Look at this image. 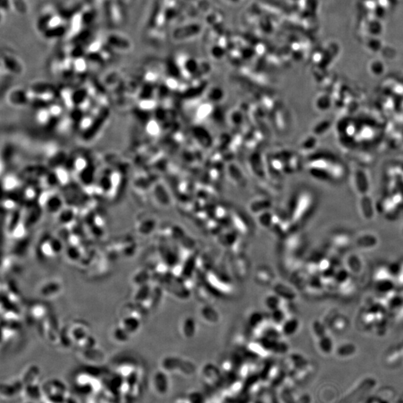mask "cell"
<instances>
[{"instance_id": "cell-1", "label": "cell", "mask_w": 403, "mask_h": 403, "mask_svg": "<svg viewBox=\"0 0 403 403\" xmlns=\"http://www.w3.org/2000/svg\"><path fill=\"white\" fill-rule=\"evenodd\" d=\"M36 30L47 41L60 39L66 37L67 23L60 10L52 6L46 7L41 11L35 23Z\"/></svg>"}, {"instance_id": "cell-2", "label": "cell", "mask_w": 403, "mask_h": 403, "mask_svg": "<svg viewBox=\"0 0 403 403\" xmlns=\"http://www.w3.org/2000/svg\"><path fill=\"white\" fill-rule=\"evenodd\" d=\"M105 42L113 52H130L132 49V42L127 35L119 32H112L106 35Z\"/></svg>"}, {"instance_id": "cell-3", "label": "cell", "mask_w": 403, "mask_h": 403, "mask_svg": "<svg viewBox=\"0 0 403 403\" xmlns=\"http://www.w3.org/2000/svg\"><path fill=\"white\" fill-rule=\"evenodd\" d=\"M1 64L7 71L14 74L20 75L23 70V64L19 56L13 51L8 49H2Z\"/></svg>"}, {"instance_id": "cell-4", "label": "cell", "mask_w": 403, "mask_h": 403, "mask_svg": "<svg viewBox=\"0 0 403 403\" xmlns=\"http://www.w3.org/2000/svg\"><path fill=\"white\" fill-rule=\"evenodd\" d=\"M152 387L157 395L161 397L167 395L171 387L168 373L162 370L155 372L152 378Z\"/></svg>"}, {"instance_id": "cell-5", "label": "cell", "mask_w": 403, "mask_h": 403, "mask_svg": "<svg viewBox=\"0 0 403 403\" xmlns=\"http://www.w3.org/2000/svg\"><path fill=\"white\" fill-rule=\"evenodd\" d=\"M24 385L21 379H15L6 383H2L1 386V396L4 398L13 399L23 393Z\"/></svg>"}, {"instance_id": "cell-6", "label": "cell", "mask_w": 403, "mask_h": 403, "mask_svg": "<svg viewBox=\"0 0 403 403\" xmlns=\"http://www.w3.org/2000/svg\"><path fill=\"white\" fill-rule=\"evenodd\" d=\"M22 395L24 397L25 400L39 402L44 397L42 385L41 386L39 382H34V383L26 385L23 388Z\"/></svg>"}, {"instance_id": "cell-7", "label": "cell", "mask_w": 403, "mask_h": 403, "mask_svg": "<svg viewBox=\"0 0 403 403\" xmlns=\"http://www.w3.org/2000/svg\"><path fill=\"white\" fill-rule=\"evenodd\" d=\"M178 330L185 339H190L193 338L196 332V322L194 319L191 317H185L180 322Z\"/></svg>"}, {"instance_id": "cell-8", "label": "cell", "mask_w": 403, "mask_h": 403, "mask_svg": "<svg viewBox=\"0 0 403 403\" xmlns=\"http://www.w3.org/2000/svg\"><path fill=\"white\" fill-rule=\"evenodd\" d=\"M52 289L61 293L62 290V285L60 280L52 279L41 284L39 288V293L44 297H51L52 296V290H51Z\"/></svg>"}, {"instance_id": "cell-9", "label": "cell", "mask_w": 403, "mask_h": 403, "mask_svg": "<svg viewBox=\"0 0 403 403\" xmlns=\"http://www.w3.org/2000/svg\"><path fill=\"white\" fill-rule=\"evenodd\" d=\"M40 375H41V371L37 365H31L23 371L22 378L20 379L25 386L28 384L38 382Z\"/></svg>"}, {"instance_id": "cell-10", "label": "cell", "mask_w": 403, "mask_h": 403, "mask_svg": "<svg viewBox=\"0 0 403 403\" xmlns=\"http://www.w3.org/2000/svg\"><path fill=\"white\" fill-rule=\"evenodd\" d=\"M201 318L208 323L215 324L220 320V316L217 310L214 309L212 306H205L200 310Z\"/></svg>"}, {"instance_id": "cell-11", "label": "cell", "mask_w": 403, "mask_h": 403, "mask_svg": "<svg viewBox=\"0 0 403 403\" xmlns=\"http://www.w3.org/2000/svg\"><path fill=\"white\" fill-rule=\"evenodd\" d=\"M282 301V299L279 296L273 293L272 294H268L266 296L264 300V304L266 308L270 311H273L281 308Z\"/></svg>"}, {"instance_id": "cell-12", "label": "cell", "mask_w": 403, "mask_h": 403, "mask_svg": "<svg viewBox=\"0 0 403 403\" xmlns=\"http://www.w3.org/2000/svg\"><path fill=\"white\" fill-rule=\"evenodd\" d=\"M112 336L115 341L120 343H127L131 338V335H129L124 329H122L120 325L113 329Z\"/></svg>"}, {"instance_id": "cell-13", "label": "cell", "mask_w": 403, "mask_h": 403, "mask_svg": "<svg viewBox=\"0 0 403 403\" xmlns=\"http://www.w3.org/2000/svg\"><path fill=\"white\" fill-rule=\"evenodd\" d=\"M47 312V307L42 304H35L30 309V316L34 320L42 319Z\"/></svg>"}, {"instance_id": "cell-14", "label": "cell", "mask_w": 403, "mask_h": 403, "mask_svg": "<svg viewBox=\"0 0 403 403\" xmlns=\"http://www.w3.org/2000/svg\"><path fill=\"white\" fill-rule=\"evenodd\" d=\"M22 403H37V402L31 401V400H25V401Z\"/></svg>"}, {"instance_id": "cell-15", "label": "cell", "mask_w": 403, "mask_h": 403, "mask_svg": "<svg viewBox=\"0 0 403 403\" xmlns=\"http://www.w3.org/2000/svg\"><path fill=\"white\" fill-rule=\"evenodd\" d=\"M187 403L186 400H185V401H184V402H181H181H177V403Z\"/></svg>"}]
</instances>
